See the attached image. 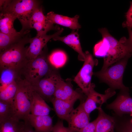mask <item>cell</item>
<instances>
[{
	"instance_id": "cell-1",
	"label": "cell",
	"mask_w": 132,
	"mask_h": 132,
	"mask_svg": "<svg viewBox=\"0 0 132 132\" xmlns=\"http://www.w3.org/2000/svg\"><path fill=\"white\" fill-rule=\"evenodd\" d=\"M102 39L94 48L95 55L103 57L104 61L101 70L106 69L113 64L125 57L132 56V46L125 37L118 41L112 36L106 28L99 30Z\"/></svg>"
},
{
	"instance_id": "cell-2",
	"label": "cell",
	"mask_w": 132,
	"mask_h": 132,
	"mask_svg": "<svg viewBox=\"0 0 132 132\" xmlns=\"http://www.w3.org/2000/svg\"><path fill=\"white\" fill-rule=\"evenodd\" d=\"M0 11L11 14L18 19L22 26L21 30H29L30 22L35 11L40 6L35 0H0Z\"/></svg>"
},
{
	"instance_id": "cell-3",
	"label": "cell",
	"mask_w": 132,
	"mask_h": 132,
	"mask_svg": "<svg viewBox=\"0 0 132 132\" xmlns=\"http://www.w3.org/2000/svg\"><path fill=\"white\" fill-rule=\"evenodd\" d=\"M46 52V50H44L35 58L26 60L19 70L20 77L23 76L22 79L33 85L54 70L51 68Z\"/></svg>"
},
{
	"instance_id": "cell-4",
	"label": "cell",
	"mask_w": 132,
	"mask_h": 132,
	"mask_svg": "<svg viewBox=\"0 0 132 132\" xmlns=\"http://www.w3.org/2000/svg\"><path fill=\"white\" fill-rule=\"evenodd\" d=\"M31 38L29 33L20 40L0 52V68H9L19 71L26 60L28 46Z\"/></svg>"
},
{
	"instance_id": "cell-5",
	"label": "cell",
	"mask_w": 132,
	"mask_h": 132,
	"mask_svg": "<svg viewBox=\"0 0 132 132\" xmlns=\"http://www.w3.org/2000/svg\"><path fill=\"white\" fill-rule=\"evenodd\" d=\"M17 89L14 100L17 117L23 121L30 113L33 90L32 84L20 77L16 81Z\"/></svg>"
},
{
	"instance_id": "cell-6",
	"label": "cell",
	"mask_w": 132,
	"mask_h": 132,
	"mask_svg": "<svg viewBox=\"0 0 132 132\" xmlns=\"http://www.w3.org/2000/svg\"><path fill=\"white\" fill-rule=\"evenodd\" d=\"M129 57L124 58L104 70L93 73L101 81L114 89L128 90L123 84L122 78Z\"/></svg>"
},
{
	"instance_id": "cell-7",
	"label": "cell",
	"mask_w": 132,
	"mask_h": 132,
	"mask_svg": "<svg viewBox=\"0 0 132 132\" xmlns=\"http://www.w3.org/2000/svg\"><path fill=\"white\" fill-rule=\"evenodd\" d=\"M85 58L83 65L75 77L74 81L80 88L82 92L86 96L89 92L93 75V69L98 63L97 60L94 59L92 55L87 51L84 53Z\"/></svg>"
},
{
	"instance_id": "cell-8",
	"label": "cell",
	"mask_w": 132,
	"mask_h": 132,
	"mask_svg": "<svg viewBox=\"0 0 132 132\" xmlns=\"http://www.w3.org/2000/svg\"><path fill=\"white\" fill-rule=\"evenodd\" d=\"M62 79L59 74L53 70L36 84L32 85L34 90L45 101L51 102L54 98L57 86Z\"/></svg>"
},
{
	"instance_id": "cell-9",
	"label": "cell",
	"mask_w": 132,
	"mask_h": 132,
	"mask_svg": "<svg viewBox=\"0 0 132 132\" xmlns=\"http://www.w3.org/2000/svg\"><path fill=\"white\" fill-rule=\"evenodd\" d=\"M95 87L94 84L92 83L86 99L84 102H80L85 110L89 114L93 110L101 108L102 105L116 93L112 88H109L106 90L104 94H101L95 90Z\"/></svg>"
},
{
	"instance_id": "cell-10",
	"label": "cell",
	"mask_w": 132,
	"mask_h": 132,
	"mask_svg": "<svg viewBox=\"0 0 132 132\" xmlns=\"http://www.w3.org/2000/svg\"><path fill=\"white\" fill-rule=\"evenodd\" d=\"M30 29L34 28L36 30L37 36L46 34L48 31L51 30L57 31L60 29L58 26L54 25L48 20L44 15L41 6L33 13L30 19Z\"/></svg>"
},
{
	"instance_id": "cell-11",
	"label": "cell",
	"mask_w": 132,
	"mask_h": 132,
	"mask_svg": "<svg viewBox=\"0 0 132 132\" xmlns=\"http://www.w3.org/2000/svg\"><path fill=\"white\" fill-rule=\"evenodd\" d=\"M64 29L62 28L52 35L45 34L42 36H36L31 38L29 42L30 45L27 50L26 59L30 60L37 57L42 52L43 49L47 43L51 39L59 36L62 32Z\"/></svg>"
},
{
	"instance_id": "cell-12",
	"label": "cell",
	"mask_w": 132,
	"mask_h": 132,
	"mask_svg": "<svg viewBox=\"0 0 132 132\" xmlns=\"http://www.w3.org/2000/svg\"><path fill=\"white\" fill-rule=\"evenodd\" d=\"M89 114L83 108L81 103L74 109L67 121L68 128L72 132H81L89 123Z\"/></svg>"
},
{
	"instance_id": "cell-13",
	"label": "cell",
	"mask_w": 132,
	"mask_h": 132,
	"mask_svg": "<svg viewBox=\"0 0 132 132\" xmlns=\"http://www.w3.org/2000/svg\"><path fill=\"white\" fill-rule=\"evenodd\" d=\"M65 82L62 79L57 84L54 95V98L64 100L76 99L80 102L85 101L84 96L80 93L74 90L70 82Z\"/></svg>"
},
{
	"instance_id": "cell-14",
	"label": "cell",
	"mask_w": 132,
	"mask_h": 132,
	"mask_svg": "<svg viewBox=\"0 0 132 132\" xmlns=\"http://www.w3.org/2000/svg\"><path fill=\"white\" fill-rule=\"evenodd\" d=\"M26 119L36 132H52L53 119L49 115L35 116L30 113Z\"/></svg>"
},
{
	"instance_id": "cell-15",
	"label": "cell",
	"mask_w": 132,
	"mask_h": 132,
	"mask_svg": "<svg viewBox=\"0 0 132 132\" xmlns=\"http://www.w3.org/2000/svg\"><path fill=\"white\" fill-rule=\"evenodd\" d=\"M46 16L48 20L54 24L68 27L72 30H78L81 28L78 22L79 16L78 15L71 18L50 11L48 13Z\"/></svg>"
},
{
	"instance_id": "cell-16",
	"label": "cell",
	"mask_w": 132,
	"mask_h": 132,
	"mask_svg": "<svg viewBox=\"0 0 132 132\" xmlns=\"http://www.w3.org/2000/svg\"><path fill=\"white\" fill-rule=\"evenodd\" d=\"M77 100L75 99L64 100L54 98L51 102L57 116L61 119L67 121L71 113L74 109V104Z\"/></svg>"
},
{
	"instance_id": "cell-17",
	"label": "cell",
	"mask_w": 132,
	"mask_h": 132,
	"mask_svg": "<svg viewBox=\"0 0 132 132\" xmlns=\"http://www.w3.org/2000/svg\"><path fill=\"white\" fill-rule=\"evenodd\" d=\"M78 30H72L71 32L67 35L63 37L58 36L53 39L55 41H61L70 47L78 53V59L81 61H84L85 56L81 45Z\"/></svg>"
},
{
	"instance_id": "cell-18",
	"label": "cell",
	"mask_w": 132,
	"mask_h": 132,
	"mask_svg": "<svg viewBox=\"0 0 132 132\" xmlns=\"http://www.w3.org/2000/svg\"><path fill=\"white\" fill-rule=\"evenodd\" d=\"M108 107L119 114L131 113L132 98L126 92L122 93Z\"/></svg>"
},
{
	"instance_id": "cell-19",
	"label": "cell",
	"mask_w": 132,
	"mask_h": 132,
	"mask_svg": "<svg viewBox=\"0 0 132 132\" xmlns=\"http://www.w3.org/2000/svg\"><path fill=\"white\" fill-rule=\"evenodd\" d=\"M52 110L43 98L33 90L30 114L35 116L48 115Z\"/></svg>"
},
{
	"instance_id": "cell-20",
	"label": "cell",
	"mask_w": 132,
	"mask_h": 132,
	"mask_svg": "<svg viewBox=\"0 0 132 132\" xmlns=\"http://www.w3.org/2000/svg\"><path fill=\"white\" fill-rule=\"evenodd\" d=\"M98 110L95 132H114L113 118L106 115L101 108Z\"/></svg>"
},
{
	"instance_id": "cell-21",
	"label": "cell",
	"mask_w": 132,
	"mask_h": 132,
	"mask_svg": "<svg viewBox=\"0 0 132 132\" xmlns=\"http://www.w3.org/2000/svg\"><path fill=\"white\" fill-rule=\"evenodd\" d=\"M16 18L11 14L1 12L0 14V32L8 35L18 33L15 29L13 23Z\"/></svg>"
},
{
	"instance_id": "cell-22",
	"label": "cell",
	"mask_w": 132,
	"mask_h": 132,
	"mask_svg": "<svg viewBox=\"0 0 132 132\" xmlns=\"http://www.w3.org/2000/svg\"><path fill=\"white\" fill-rule=\"evenodd\" d=\"M30 30H21L18 33L14 35H8L0 32V52L4 51L12 44L22 39Z\"/></svg>"
},
{
	"instance_id": "cell-23",
	"label": "cell",
	"mask_w": 132,
	"mask_h": 132,
	"mask_svg": "<svg viewBox=\"0 0 132 132\" xmlns=\"http://www.w3.org/2000/svg\"><path fill=\"white\" fill-rule=\"evenodd\" d=\"M0 90L16 81L20 77L19 71L11 68H0Z\"/></svg>"
},
{
	"instance_id": "cell-24",
	"label": "cell",
	"mask_w": 132,
	"mask_h": 132,
	"mask_svg": "<svg viewBox=\"0 0 132 132\" xmlns=\"http://www.w3.org/2000/svg\"><path fill=\"white\" fill-rule=\"evenodd\" d=\"M24 123L16 118L0 122V132H24Z\"/></svg>"
},
{
	"instance_id": "cell-25",
	"label": "cell",
	"mask_w": 132,
	"mask_h": 132,
	"mask_svg": "<svg viewBox=\"0 0 132 132\" xmlns=\"http://www.w3.org/2000/svg\"><path fill=\"white\" fill-rule=\"evenodd\" d=\"M15 118H17L14 102L0 100V122Z\"/></svg>"
},
{
	"instance_id": "cell-26",
	"label": "cell",
	"mask_w": 132,
	"mask_h": 132,
	"mask_svg": "<svg viewBox=\"0 0 132 132\" xmlns=\"http://www.w3.org/2000/svg\"><path fill=\"white\" fill-rule=\"evenodd\" d=\"M48 59L52 66L56 68H58L65 65L67 60V57L64 52L58 50L53 52L48 56Z\"/></svg>"
},
{
	"instance_id": "cell-27",
	"label": "cell",
	"mask_w": 132,
	"mask_h": 132,
	"mask_svg": "<svg viewBox=\"0 0 132 132\" xmlns=\"http://www.w3.org/2000/svg\"><path fill=\"white\" fill-rule=\"evenodd\" d=\"M17 89V84L15 81L0 90V100L13 102Z\"/></svg>"
},
{
	"instance_id": "cell-28",
	"label": "cell",
	"mask_w": 132,
	"mask_h": 132,
	"mask_svg": "<svg viewBox=\"0 0 132 132\" xmlns=\"http://www.w3.org/2000/svg\"><path fill=\"white\" fill-rule=\"evenodd\" d=\"M126 20L123 24V26L126 27L128 29L132 27V1L130 2V8L126 13Z\"/></svg>"
},
{
	"instance_id": "cell-29",
	"label": "cell",
	"mask_w": 132,
	"mask_h": 132,
	"mask_svg": "<svg viewBox=\"0 0 132 132\" xmlns=\"http://www.w3.org/2000/svg\"><path fill=\"white\" fill-rule=\"evenodd\" d=\"M52 132H72L68 127H65L62 121L59 120L53 126Z\"/></svg>"
},
{
	"instance_id": "cell-30",
	"label": "cell",
	"mask_w": 132,
	"mask_h": 132,
	"mask_svg": "<svg viewBox=\"0 0 132 132\" xmlns=\"http://www.w3.org/2000/svg\"><path fill=\"white\" fill-rule=\"evenodd\" d=\"M97 120L89 122L82 130L81 132H95Z\"/></svg>"
},
{
	"instance_id": "cell-31",
	"label": "cell",
	"mask_w": 132,
	"mask_h": 132,
	"mask_svg": "<svg viewBox=\"0 0 132 132\" xmlns=\"http://www.w3.org/2000/svg\"><path fill=\"white\" fill-rule=\"evenodd\" d=\"M23 121L24 123V132H36L27 119Z\"/></svg>"
},
{
	"instance_id": "cell-32",
	"label": "cell",
	"mask_w": 132,
	"mask_h": 132,
	"mask_svg": "<svg viewBox=\"0 0 132 132\" xmlns=\"http://www.w3.org/2000/svg\"><path fill=\"white\" fill-rule=\"evenodd\" d=\"M129 38L128 39V40L130 44L132 46V30L131 29H128Z\"/></svg>"
},
{
	"instance_id": "cell-33",
	"label": "cell",
	"mask_w": 132,
	"mask_h": 132,
	"mask_svg": "<svg viewBox=\"0 0 132 132\" xmlns=\"http://www.w3.org/2000/svg\"><path fill=\"white\" fill-rule=\"evenodd\" d=\"M131 113V115L132 116V112ZM131 121L132 122V120Z\"/></svg>"
}]
</instances>
